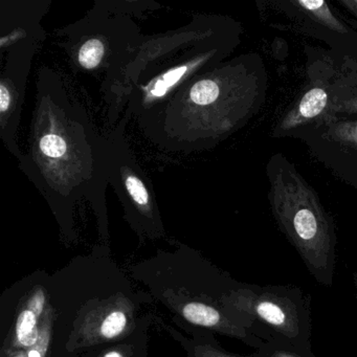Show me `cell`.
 Returning <instances> with one entry per match:
<instances>
[{
    "label": "cell",
    "mask_w": 357,
    "mask_h": 357,
    "mask_svg": "<svg viewBox=\"0 0 357 357\" xmlns=\"http://www.w3.org/2000/svg\"><path fill=\"white\" fill-rule=\"evenodd\" d=\"M220 86L215 81L202 80L191 89V99L197 105H210L218 100Z\"/></svg>",
    "instance_id": "10"
},
{
    "label": "cell",
    "mask_w": 357,
    "mask_h": 357,
    "mask_svg": "<svg viewBox=\"0 0 357 357\" xmlns=\"http://www.w3.org/2000/svg\"><path fill=\"white\" fill-rule=\"evenodd\" d=\"M353 285H354L355 298L357 301V273H353Z\"/></svg>",
    "instance_id": "20"
},
{
    "label": "cell",
    "mask_w": 357,
    "mask_h": 357,
    "mask_svg": "<svg viewBox=\"0 0 357 357\" xmlns=\"http://www.w3.org/2000/svg\"><path fill=\"white\" fill-rule=\"evenodd\" d=\"M14 357H24V355L22 354V353H20V354L15 355Z\"/></svg>",
    "instance_id": "21"
},
{
    "label": "cell",
    "mask_w": 357,
    "mask_h": 357,
    "mask_svg": "<svg viewBox=\"0 0 357 357\" xmlns=\"http://www.w3.org/2000/svg\"><path fill=\"white\" fill-rule=\"evenodd\" d=\"M50 332H51V321H50V312L47 311L38 342L29 350L28 357H45L50 344Z\"/></svg>",
    "instance_id": "13"
},
{
    "label": "cell",
    "mask_w": 357,
    "mask_h": 357,
    "mask_svg": "<svg viewBox=\"0 0 357 357\" xmlns=\"http://www.w3.org/2000/svg\"><path fill=\"white\" fill-rule=\"evenodd\" d=\"M38 315L31 307L22 309L16 321V344L22 348H32L39 340Z\"/></svg>",
    "instance_id": "8"
},
{
    "label": "cell",
    "mask_w": 357,
    "mask_h": 357,
    "mask_svg": "<svg viewBox=\"0 0 357 357\" xmlns=\"http://www.w3.org/2000/svg\"><path fill=\"white\" fill-rule=\"evenodd\" d=\"M221 306L245 321L263 342H280L311 350L310 298L294 285L237 284Z\"/></svg>",
    "instance_id": "2"
},
{
    "label": "cell",
    "mask_w": 357,
    "mask_h": 357,
    "mask_svg": "<svg viewBox=\"0 0 357 357\" xmlns=\"http://www.w3.org/2000/svg\"><path fill=\"white\" fill-rule=\"evenodd\" d=\"M292 137L304 142L326 168L357 189V114L328 112Z\"/></svg>",
    "instance_id": "3"
},
{
    "label": "cell",
    "mask_w": 357,
    "mask_h": 357,
    "mask_svg": "<svg viewBox=\"0 0 357 357\" xmlns=\"http://www.w3.org/2000/svg\"><path fill=\"white\" fill-rule=\"evenodd\" d=\"M330 112L357 114V61L342 59Z\"/></svg>",
    "instance_id": "6"
},
{
    "label": "cell",
    "mask_w": 357,
    "mask_h": 357,
    "mask_svg": "<svg viewBox=\"0 0 357 357\" xmlns=\"http://www.w3.org/2000/svg\"><path fill=\"white\" fill-rule=\"evenodd\" d=\"M194 357H240L238 355L225 352L219 347L212 344H200L196 348Z\"/></svg>",
    "instance_id": "15"
},
{
    "label": "cell",
    "mask_w": 357,
    "mask_h": 357,
    "mask_svg": "<svg viewBox=\"0 0 357 357\" xmlns=\"http://www.w3.org/2000/svg\"><path fill=\"white\" fill-rule=\"evenodd\" d=\"M41 151L49 158H61L68 149L66 142L58 135H47L40 142Z\"/></svg>",
    "instance_id": "12"
},
{
    "label": "cell",
    "mask_w": 357,
    "mask_h": 357,
    "mask_svg": "<svg viewBox=\"0 0 357 357\" xmlns=\"http://www.w3.org/2000/svg\"><path fill=\"white\" fill-rule=\"evenodd\" d=\"M103 357H124V356H123L122 353L119 352V351H110V352H107V353H106V354H104Z\"/></svg>",
    "instance_id": "19"
},
{
    "label": "cell",
    "mask_w": 357,
    "mask_h": 357,
    "mask_svg": "<svg viewBox=\"0 0 357 357\" xmlns=\"http://www.w3.org/2000/svg\"><path fill=\"white\" fill-rule=\"evenodd\" d=\"M10 105V93L9 91L6 89L5 85L0 86V109L1 112H7Z\"/></svg>",
    "instance_id": "18"
},
{
    "label": "cell",
    "mask_w": 357,
    "mask_h": 357,
    "mask_svg": "<svg viewBox=\"0 0 357 357\" xmlns=\"http://www.w3.org/2000/svg\"><path fill=\"white\" fill-rule=\"evenodd\" d=\"M337 3L342 6L357 22V0H338Z\"/></svg>",
    "instance_id": "17"
},
{
    "label": "cell",
    "mask_w": 357,
    "mask_h": 357,
    "mask_svg": "<svg viewBox=\"0 0 357 357\" xmlns=\"http://www.w3.org/2000/svg\"><path fill=\"white\" fill-rule=\"evenodd\" d=\"M126 185L127 189L135 202H137L139 206H147L149 196H148L147 190L144 187V183L137 177L129 176L127 178Z\"/></svg>",
    "instance_id": "14"
},
{
    "label": "cell",
    "mask_w": 357,
    "mask_h": 357,
    "mask_svg": "<svg viewBox=\"0 0 357 357\" xmlns=\"http://www.w3.org/2000/svg\"><path fill=\"white\" fill-rule=\"evenodd\" d=\"M271 6L289 20L298 32L325 41L334 54L357 61V22H348L336 14L325 0H281Z\"/></svg>",
    "instance_id": "5"
},
{
    "label": "cell",
    "mask_w": 357,
    "mask_h": 357,
    "mask_svg": "<svg viewBox=\"0 0 357 357\" xmlns=\"http://www.w3.org/2000/svg\"><path fill=\"white\" fill-rule=\"evenodd\" d=\"M128 321L124 305H119L116 302L104 307L93 314V338L112 340L118 337L126 329Z\"/></svg>",
    "instance_id": "7"
},
{
    "label": "cell",
    "mask_w": 357,
    "mask_h": 357,
    "mask_svg": "<svg viewBox=\"0 0 357 357\" xmlns=\"http://www.w3.org/2000/svg\"><path fill=\"white\" fill-rule=\"evenodd\" d=\"M307 53L308 83L275 125L271 132L275 139L294 137V133L317 122L331 109L342 66L336 63L332 54H321L315 50H308Z\"/></svg>",
    "instance_id": "4"
},
{
    "label": "cell",
    "mask_w": 357,
    "mask_h": 357,
    "mask_svg": "<svg viewBox=\"0 0 357 357\" xmlns=\"http://www.w3.org/2000/svg\"><path fill=\"white\" fill-rule=\"evenodd\" d=\"M250 357H317L312 351H303L280 342H265Z\"/></svg>",
    "instance_id": "9"
},
{
    "label": "cell",
    "mask_w": 357,
    "mask_h": 357,
    "mask_svg": "<svg viewBox=\"0 0 357 357\" xmlns=\"http://www.w3.org/2000/svg\"><path fill=\"white\" fill-rule=\"evenodd\" d=\"M268 202L280 231L321 286L333 285L336 266L335 225L317 191L291 160L275 153L266 166Z\"/></svg>",
    "instance_id": "1"
},
{
    "label": "cell",
    "mask_w": 357,
    "mask_h": 357,
    "mask_svg": "<svg viewBox=\"0 0 357 357\" xmlns=\"http://www.w3.org/2000/svg\"><path fill=\"white\" fill-rule=\"evenodd\" d=\"M104 47L101 41L89 40L81 47L79 53V61L81 66L86 68H93L99 66L103 57Z\"/></svg>",
    "instance_id": "11"
},
{
    "label": "cell",
    "mask_w": 357,
    "mask_h": 357,
    "mask_svg": "<svg viewBox=\"0 0 357 357\" xmlns=\"http://www.w3.org/2000/svg\"><path fill=\"white\" fill-rule=\"evenodd\" d=\"M26 305L31 307L38 317H40L43 313V310H45V296L43 290L38 289L33 292L32 296L29 298L28 304Z\"/></svg>",
    "instance_id": "16"
}]
</instances>
